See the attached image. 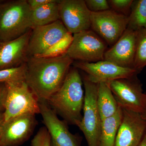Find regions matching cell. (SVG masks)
Returning <instances> with one entry per match:
<instances>
[{
    "label": "cell",
    "instance_id": "obj_1",
    "mask_svg": "<svg viewBox=\"0 0 146 146\" xmlns=\"http://www.w3.org/2000/svg\"><path fill=\"white\" fill-rule=\"evenodd\" d=\"M73 62L66 53L28 57L25 82L39 102H46L60 88Z\"/></svg>",
    "mask_w": 146,
    "mask_h": 146
},
{
    "label": "cell",
    "instance_id": "obj_2",
    "mask_svg": "<svg viewBox=\"0 0 146 146\" xmlns=\"http://www.w3.org/2000/svg\"><path fill=\"white\" fill-rule=\"evenodd\" d=\"M83 80L78 69H70L60 88L46 103L57 115L70 124L76 125L82 116L84 96Z\"/></svg>",
    "mask_w": 146,
    "mask_h": 146
},
{
    "label": "cell",
    "instance_id": "obj_3",
    "mask_svg": "<svg viewBox=\"0 0 146 146\" xmlns=\"http://www.w3.org/2000/svg\"><path fill=\"white\" fill-rule=\"evenodd\" d=\"M60 20L32 29L28 46L29 56H52L66 53L72 40Z\"/></svg>",
    "mask_w": 146,
    "mask_h": 146
},
{
    "label": "cell",
    "instance_id": "obj_4",
    "mask_svg": "<svg viewBox=\"0 0 146 146\" xmlns=\"http://www.w3.org/2000/svg\"><path fill=\"white\" fill-rule=\"evenodd\" d=\"M31 12L27 0L0 3V43L16 39L31 30Z\"/></svg>",
    "mask_w": 146,
    "mask_h": 146
},
{
    "label": "cell",
    "instance_id": "obj_5",
    "mask_svg": "<svg viewBox=\"0 0 146 146\" xmlns=\"http://www.w3.org/2000/svg\"><path fill=\"white\" fill-rule=\"evenodd\" d=\"M84 96L83 115L77 126L83 132L88 146H99L102 119L97 98L98 84L91 82L84 77Z\"/></svg>",
    "mask_w": 146,
    "mask_h": 146
},
{
    "label": "cell",
    "instance_id": "obj_6",
    "mask_svg": "<svg viewBox=\"0 0 146 146\" xmlns=\"http://www.w3.org/2000/svg\"><path fill=\"white\" fill-rule=\"evenodd\" d=\"M108 45L90 29L73 34L66 53L73 60L96 63L104 60Z\"/></svg>",
    "mask_w": 146,
    "mask_h": 146
},
{
    "label": "cell",
    "instance_id": "obj_7",
    "mask_svg": "<svg viewBox=\"0 0 146 146\" xmlns=\"http://www.w3.org/2000/svg\"><path fill=\"white\" fill-rule=\"evenodd\" d=\"M128 16L109 9L91 12V29L111 47L127 27Z\"/></svg>",
    "mask_w": 146,
    "mask_h": 146
},
{
    "label": "cell",
    "instance_id": "obj_8",
    "mask_svg": "<svg viewBox=\"0 0 146 146\" xmlns=\"http://www.w3.org/2000/svg\"><path fill=\"white\" fill-rule=\"evenodd\" d=\"M7 84L8 93L4 112L5 121L26 113L40 114L39 102L25 82L18 84Z\"/></svg>",
    "mask_w": 146,
    "mask_h": 146
},
{
    "label": "cell",
    "instance_id": "obj_9",
    "mask_svg": "<svg viewBox=\"0 0 146 146\" xmlns=\"http://www.w3.org/2000/svg\"><path fill=\"white\" fill-rule=\"evenodd\" d=\"M109 86L119 106L122 109L141 114L146 102L142 85L136 79L122 78L110 82Z\"/></svg>",
    "mask_w": 146,
    "mask_h": 146
},
{
    "label": "cell",
    "instance_id": "obj_10",
    "mask_svg": "<svg viewBox=\"0 0 146 146\" xmlns=\"http://www.w3.org/2000/svg\"><path fill=\"white\" fill-rule=\"evenodd\" d=\"M38 123L35 114L26 113L6 121L0 133V146H20L30 138Z\"/></svg>",
    "mask_w": 146,
    "mask_h": 146
},
{
    "label": "cell",
    "instance_id": "obj_11",
    "mask_svg": "<svg viewBox=\"0 0 146 146\" xmlns=\"http://www.w3.org/2000/svg\"><path fill=\"white\" fill-rule=\"evenodd\" d=\"M73 65L74 68L86 73L85 77L88 80L96 84L109 82L119 79L132 78L139 73L135 69L122 68L105 60L96 63L77 61Z\"/></svg>",
    "mask_w": 146,
    "mask_h": 146
},
{
    "label": "cell",
    "instance_id": "obj_12",
    "mask_svg": "<svg viewBox=\"0 0 146 146\" xmlns=\"http://www.w3.org/2000/svg\"><path fill=\"white\" fill-rule=\"evenodd\" d=\"M60 20L72 34L91 29V12L84 0H59Z\"/></svg>",
    "mask_w": 146,
    "mask_h": 146
},
{
    "label": "cell",
    "instance_id": "obj_13",
    "mask_svg": "<svg viewBox=\"0 0 146 146\" xmlns=\"http://www.w3.org/2000/svg\"><path fill=\"white\" fill-rule=\"evenodd\" d=\"M40 114L49 133L51 146H80L78 137L69 131L67 123L59 119L46 102H39Z\"/></svg>",
    "mask_w": 146,
    "mask_h": 146
},
{
    "label": "cell",
    "instance_id": "obj_14",
    "mask_svg": "<svg viewBox=\"0 0 146 146\" xmlns=\"http://www.w3.org/2000/svg\"><path fill=\"white\" fill-rule=\"evenodd\" d=\"M137 31L127 28L121 37L107 49L104 60L122 68L134 69Z\"/></svg>",
    "mask_w": 146,
    "mask_h": 146
},
{
    "label": "cell",
    "instance_id": "obj_15",
    "mask_svg": "<svg viewBox=\"0 0 146 146\" xmlns=\"http://www.w3.org/2000/svg\"><path fill=\"white\" fill-rule=\"evenodd\" d=\"M146 132V122L141 114L122 109L115 146H138Z\"/></svg>",
    "mask_w": 146,
    "mask_h": 146
},
{
    "label": "cell",
    "instance_id": "obj_16",
    "mask_svg": "<svg viewBox=\"0 0 146 146\" xmlns=\"http://www.w3.org/2000/svg\"><path fill=\"white\" fill-rule=\"evenodd\" d=\"M31 30L16 39L0 43V70L16 68L26 62Z\"/></svg>",
    "mask_w": 146,
    "mask_h": 146
},
{
    "label": "cell",
    "instance_id": "obj_17",
    "mask_svg": "<svg viewBox=\"0 0 146 146\" xmlns=\"http://www.w3.org/2000/svg\"><path fill=\"white\" fill-rule=\"evenodd\" d=\"M97 102L102 121L115 115L119 107L108 82L98 84Z\"/></svg>",
    "mask_w": 146,
    "mask_h": 146
},
{
    "label": "cell",
    "instance_id": "obj_18",
    "mask_svg": "<svg viewBox=\"0 0 146 146\" xmlns=\"http://www.w3.org/2000/svg\"><path fill=\"white\" fill-rule=\"evenodd\" d=\"M59 1L54 0L49 3L31 10V21L32 29L49 25L60 20Z\"/></svg>",
    "mask_w": 146,
    "mask_h": 146
},
{
    "label": "cell",
    "instance_id": "obj_19",
    "mask_svg": "<svg viewBox=\"0 0 146 146\" xmlns=\"http://www.w3.org/2000/svg\"><path fill=\"white\" fill-rule=\"evenodd\" d=\"M122 118V109L119 107L115 115L102 120L99 146H115Z\"/></svg>",
    "mask_w": 146,
    "mask_h": 146
},
{
    "label": "cell",
    "instance_id": "obj_20",
    "mask_svg": "<svg viewBox=\"0 0 146 146\" xmlns=\"http://www.w3.org/2000/svg\"><path fill=\"white\" fill-rule=\"evenodd\" d=\"M127 28L135 31L146 29V0L133 1Z\"/></svg>",
    "mask_w": 146,
    "mask_h": 146
},
{
    "label": "cell",
    "instance_id": "obj_21",
    "mask_svg": "<svg viewBox=\"0 0 146 146\" xmlns=\"http://www.w3.org/2000/svg\"><path fill=\"white\" fill-rule=\"evenodd\" d=\"M146 66V29L137 31V42L133 68L140 72Z\"/></svg>",
    "mask_w": 146,
    "mask_h": 146
},
{
    "label": "cell",
    "instance_id": "obj_22",
    "mask_svg": "<svg viewBox=\"0 0 146 146\" xmlns=\"http://www.w3.org/2000/svg\"><path fill=\"white\" fill-rule=\"evenodd\" d=\"M26 63L16 68L0 70V82L18 84L25 81Z\"/></svg>",
    "mask_w": 146,
    "mask_h": 146
},
{
    "label": "cell",
    "instance_id": "obj_23",
    "mask_svg": "<svg viewBox=\"0 0 146 146\" xmlns=\"http://www.w3.org/2000/svg\"><path fill=\"white\" fill-rule=\"evenodd\" d=\"M110 9L128 16L130 14L133 0H108Z\"/></svg>",
    "mask_w": 146,
    "mask_h": 146
},
{
    "label": "cell",
    "instance_id": "obj_24",
    "mask_svg": "<svg viewBox=\"0 0 146 146\" xmlns=\"http://www.w3.org/2000/svg\"><path fill=\"white\" fill-rule=\"evenodd\" d=\"M31 146H51L50 137L45 127L39 129L31 140Z\"/></svg>",
    "mask_w": 146,
    "mask_h": 146
},
{
    "label": "cell",
    "instance_id": "obj_25",
    "mask_svg": "<svg viewBox=\"0 0 146 146\" xmlns=\"http://www.w3.org/2000/svg\"><path fill=\"white\" fill-rule=\"evenodd\" d=\"M86 6L91 12H98L110 9L106 0H85Z\"/></svg>",
    "mask_w": 146,
    "mask_h": 146
},
{
    "label": "cell",
    "instance_id": "obj_26",
    "mask_svg": "<svg viewBox=\"0 0 146 146\" xmlns=\"http://www.w3.org/2000/svg\"><path fill=\"white\" fill-rule=\"evenodd\" d=\"M7 93V84L5 82H0V112H4L5 111Z\"/></svg>",
    "mask_w": 146,
    "mask_h": 146
},
{
    "label": "cell",
    "instance_id": "obj_27",
    "mask_svg": "<svg viewBox=\"0 0 146 146\" xmlns=\"http://www.w3.org/2000/svg\"><path fill=\"white\" fill-rule=\"evenodd\" d=\"M54 0H27L31 10L35 9L52 2Z\"/></svg>",
    "mask_w": 146,
    "mask_h": 146
},
{
    "label": "cell",
    "instance_id": "obj_28",
    "mask_svg": "<svg viewBox=\"0 0 146 146\" xmlns=\"http://www.w3.org/2000/svg\"><path fill=\"white\" fill-rule=\"evenodd\" d=\"M5 122V117L4 112H0V133L4 124Z\"/></svg>",
    "mask_w": 146,
    "mask_h": 146
},
{
    "label": "cell",
    "instance_id": "obj_29",
    "mask_svg": "<svg viewBox=\"0 0 146 146\" xmlns=\"http://www.w3.org/2000/svg\"><path fill=\"white\" fill-rule=\"evenodd\" d=\"M138 146H146V132Z\"/></svg>",
    "mask_w": 146,
    "mask_h": 146
},
{
    "label": "cell",
    "instance_id": "obj_30",
    "mask_svg": "<svg viewBox=\"0 0 146 146\" xmlns=\"http://www.w3.org/2000/svg\"><path fill=\"white\" fill-rule=\"evenodd\" d=\"M141 116L144 119V120L146 122V102L145 105V108H144L143 112L141 113Z\"/></svg>",
    "mask_w": 146,
    "mask_h": 146
}]
</instances>
